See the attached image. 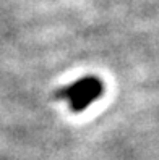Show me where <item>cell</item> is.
<instances>
[{"label":"cell","instance_id":"cell-1","mask_svg":"<svg viewBox=\"0 0 159 160\" xmlns=\"http://www.w3.org/2000/svg\"><path fill=\"white\" fill-rule=\"evenodd\" d=\"M104 81L98 78L96 74H88L77 81H73L67 86L55 89L54 97L57 100H65L68 103V108L73 113H81L104 96Z\"/></svg>","mask_w":159,"mask_h":160}]
</instances>
